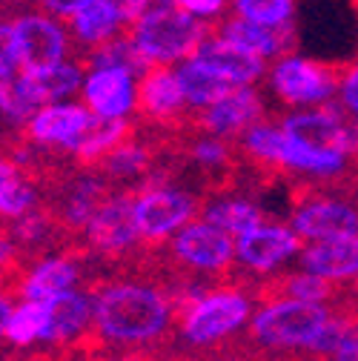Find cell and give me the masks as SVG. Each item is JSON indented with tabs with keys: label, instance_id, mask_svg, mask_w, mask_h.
Wrapping results in <instances>:
<instances>
[{
	"label": "cell",
	"instance_id": "6da1fadb",
	"mask_svg": "<svg viewBox=\"0 0 358 361\" xmlns=\"http://www.w3.org/2000/svg\"><path fill=\"white\" fill-rule=\"evenodd\" d=\"M169 319L172 304L147 284H106L92 298V324L98 336L112 344H147L169 327Z\"/></svg>",
	"mask_w": 358,
	"mask_h": 361
},
{
	"label": "cell",
	"instance_id": "7a4b0ae2",
	"mask_svg": "<svg viewBox=\"0 0 358 361\" xmlns=\"http://www.w3.org/2000/svg\"><path fill=\"white\" fill-rule=\"evenodd\" d=\"M206 32V20L192 18L175 4L152 6L126 26V37L149 66H172L192 58Z\"/></svg>",
	"mask_w": 358,
	"mask_h": 361
},
{
	"label": "cell",
	"instance_id": "3957f363",
	"mask_svg": "<svg viewBox=\"0 0 358 361\" xmlns=\"http://www.w3.org/2000/svg\"><path fill=\"white\" fill-rule=\"evenodd\" d=\"M335 304H312L298 298H270L249 319V338L278 353H304L330 322Z\"/></svg>",
	"mask_w": 358,
	"mask_h": 361
},
{
	"label": "cell",
	"instance_id": "277c9868",
	"mask_svg": "<svg viewBox=\"0 0 358 361\" xmlns=\"http://www.w3.org/2000/svg\"><path fill=\"white\" fill-rule=\"evenodd\" d=\"M252 319V301L241 290L221 287L192 298L181 319V336L192 347H209L247 327Z\"/></svg>",
	"mask_w": 358,
	"mask_h": 361
},
{
	"label": "cell",
	"instance_id": "5b68a950",
	"mask_svg": "<svg viewBox=\"0 0 358 361\" xmlns=\"http://www.w3.org/2000/svg\"><path fill=\"white\" fill-rule=\"evenodd\" d=\"M344 66L321 63L301 55H281L270 69L273 92L287 106H319L338 92Z\"/></svg>",
	"mask_w": 358,
	"mask_h": 361
},
{
	"label": "cell",
	"instance_id": "8992f818",
	"mask_svg": "<svg viewBox=\"0 0 358 361\" xmlns=\"http://www.w3.org/2000/svg\"><path fill=\"white\" fill-rule=\"evenodd\" d=\"M281 129L292 141L309 149L327 152V155H344L352 161V166H358V135H355L352 121H347L344 106L324 101L319 104V109L287 115Z\"/></svg>",
	"mask_w": 358,
	"mask_h": 361
},
{
	"label": "cell",
	"instance_id": "52a82bcc",
	"mask_svg": "<svg viewBox=\"0 0 358 361\" xmlns=\"http://www.w3.org/2000/svg\"><path fill=\"white\" fill-rule=\"evenodd\" d=\"M290 227L304 241L358 235V190L352 187V198L344 192H309L298 198L290 215Z\"/></svg>",
	"mask_w": 358,
	"mask_h": 361
},
{
	"label": "cell",
	"instance_id": "ba28073f",
	"mask_svg": "<svg viewBox=\"0 0 358 361\" xmlns=\"http://www.w3.org/2000/svg\"><path fill=\"white\" fill-rule=\"evenodd\" d=\"M15 40H18V58L20 72H37L69 55V29L49 12H18L12 18Z\"/></svg>",
	"mask_w": 358,
	"mask_h": 361
},
{
	"label": "cell",
	"instance_id": "9c48e42d",
	"mask_svg": "<svg viewBox=\"0 0 358 361\" xmlns=\"http://www.w3.org/2000/svg\"><path fill=\"white\" fill-rule=\"evenodd\" d=\"M195 212H198L195 198L184 190H172V187L144 190L132 201L135 227L144 241H161V238L175 235L195 218Z\"/></svg>",
	"mask_w": 358,
	"mask_h": 361
},
{
	"label": "cell",
	"instance_id": "30bf717a",
	"mask_svg": "<svg viewBox=\"0 0 358 361\" xmlns=\"http://www.w3.org/2000/svg\"><path fill=\"white\" fill-rule=\"evenodd\" d=\"M301 247H304V238L292 227L261 221L258 227H252L235 238V261L247 273L270 276L287 261L298 258Z\"/></svg>",
	"mask_w": 358,
	"mask_h": 361
},
{
	"label": "cell",
	"instance_id": "8fae6325",
	"mask_svg": "<svg viewBox=\"0 0 358 361\" xmlns=\"http://www.w3.org/2000/svg\"><path fill=\"white\" fill-rule=\"evenodd\" d=\"M172 252L178 261H184L192 269L223 273L235 264V238L201 218L198 224L190 221L187 227L172 235Z\"/></svg>",
	"mask_w": 358,
	"mask_h": 361
},
{
	"label": "cell",
	"instance_id": "7c38bea8",
	"mask_svg": "<svg viewBox=\"0 0 358 361\" xmlns=\"http://www.w3.org/2000/svg\"><path fill=\"white\" fill-rule=\"evenodd\" d=\"M80 95L98 118H129L138 109L135 75L121 66H92L83 75Z\"/></svg>",
	"mask_w": 358,
	"mask_h": 361
},
{
	"label": "cell",
	"instance_id": "4fadbf2b",
	"mask_svg": "<svg viewBox=\"0 0 358 361\" xmlns=\"http://www.w3.org/2000/svg\"><path fill=\"white\" fill-rule=\"evenodd\" d=\"M92 121H95V112L89 109L86 104L55 101V104L37 106L23 129L29 135V141H35L40 147L72 149L80 135L92 126Z\"/></svg>",
	"mask_w": 358,
	"mask_h": 361
},
{
	"label": "cell",
	"instance_id": "5bb4252c",
	"mask_svg": "<svg viewBox=\"0 0 358 361\" xmlns=\"http://www.w3.org/2000/svg\"><path fill=\"white\" fill-rule=\"evenodd\" d=\"M132 201H135V195L104 198L98 209L92 212V218L86 221V227H83L86 241L98 252H106V255L126 252L141 238L135 227V215H132Z\"/></svg>",
	"mask_w": 358,
	"mask_h": 361
},
{
	"label": "cell",
	"instance_id": "9a60e30c",
	"mask_svg": "<svg viewBox=\"0 0 358 361\" xmlns=\"http://www.w3.org/2000/svg\"><path fill=\"white\" fill-rule=\"evenodd\" d=\"M192 58H198L204 66H209L221 78L233 80L235 86H252L266 72V61L261 55L238 47V43L230 40V37L212 32V23H209L206 37L198 43V49L192 52Z\"/></svg>",
	"mask_w": 358,
	"mask_h": 361
},
{
	"label": "cell",
	"instance_id": "2e32d148",
	"mask_svg": "<svg viewBox=\"0 0 358 361\" xmlns=\"http://www.w3.org/2000/svg\"><path fill=\"white\" fill-rule=\"evenodd\" d=\"M264 121V101L252 86H235L221 101L212 106L201 109L198 123L204 132L218 135V138H233V135H244L252 123Z\"/></svg>",
	"mask_w": 358,
	"mask_h": 361
},
{
	"label": "cell",
	"instance_id": "e0dca14e",
	"mask_svg": "<svg viewBox=\"0 0 358 361\" xmlns=\"http://www.w3.org/2000/svg\"><path fill=\"white\" fill-rule=\"evenodd\" d=\"M212 32L235 40L238 47L261 55L264 61H276L281 55H290L295 49V26L292 20L278 23V26H266V23H255L247 18H227V20H212Z\"/></svg>",
	"mask_w": 358,
	"mask_h": 361
},
{
	"label": "cell",
	"instance_id": "ac0fdd59",
	"mask_svg": "<svg viewBox=\"0 0 358 361\" xmlns=\"http://www.w3.org/2000/svg\"><path fill=\"white\" fill-rule=\"evenodd\" d=\"M298 264L307 273L324 276L330 281H352L358 276V235H338L309 241L298 252Z\"/></svg>",
	"mask_w": 358,
	"mask_h": 361
},
{
	"label": "cell",
	"instance_id": "d6986e66",
	"mask_svg": "<svg viewBox=\"0 0 358 361\" xmlns=\"http://www.w3.org/2000/svg\"><path fill=\"white\" fill-rule=\"evenodd\" d=\"M138 109L152 121H175L187 109L172 66H149L138 80Z\"/></svg>",
	"mask_w": 358,
	"mask_h": 361
},
{
	"label": "cell",
	"instance_id": "ffe728a7",
	"mask_svg": "<svg viewBox=\"0 0 358 361\" xmlns=\"http://www.w3.org/2000/svg\"><path fill=\"white\" fill-rule=\"evenodd\" d=\"M47 336L43 341L47 344H66L75 341L89 324H92V298L86 293H80L78 287L55 295L47 301Z\"/></svg>",
	"mask_w": 358,
	"mask_h": 361
},
{
	"label": "cell",
	"instance_id": "44dd1931",
	"mask_svg": "<svg viewBox=\"0 0 358 361\" xmlns=\"http://www.w3.org/2000/svg\"><path fill=\"white\" fill-rule=\"evenodd\" d=\"M66 20H69V37H75V43H80L83 49H95L104 40L126 29L112 0H86Z\"/></svg>",
	"mask_w": 358,
	"mask_h": 361
},
{
	"label": "cell",
	"instance_id": "7402d4cb",
	"mask_svg": "<svg viewBox=\"0 0 358 361\" xmlns=\"http://www.w3.org/2000/svg\"><path fill=\"white\" fill-rule=\"evenodd\" d=\"M20 78L37 106L55 104V101H69L83 86V69L75 61H58V63L37 69V72H20Z\"/></svg>",
	"mask_w": 358,
	"mask_h": 361
},
{
	"label": "cell",
	"instance_id": "603a6c76",
	"mask_svg": "<svg viewBox=\"0 0 358 361\" xmlns=\"http://www.w3.org/2000/svg\"><path fill=\"white\" fill-rule=\"evenodd\" d=\"M178 75V83H181V92H184V101H187V109H206L212 106L215 101H221L227 92H233L235 83L221 78L218 72H212L209 66H204L198 58H187L178 63L175 69Z\"/></svg>",
	"mask_w": 358,
	"mask_h": 361
},
{
	"label": "cell",
	"instance_id": "cb8c5ba5",
	"mask_svg": "<svg viewBox=\"0 0 358 361\" xmlns=\"http://www.w3.org/2000/svg\"><path fill=\"white\" fill-rule=\"evenodd\" d=\"M78 264L69 258H43L37 261L29 276L20 281V295L32 301H49L78 284Z\"/></svg>",
	"mask_w": 358,
	"mask_h": 361
},
{
	"label": "cell",
	"instance_id": "d4e9b609",
	"mask_svg": "<svg viewBox=\"0 0 358 361\" xmlns=\"http://www.w3.org/2000/svg\"><path fill=\"white\" fill-rule=\"evenodd\" d=\"M129 132H132V126L126 118H98L95 115L92 126L80 135L78 144L69 152H75L78 161H101L109 149H115L118 144H123L129 138Z\"/></svg>",
	"mask_w": 358,
	"mask_h": 361
},
{
	"label": "cell",
	"instance_id": "484cf974",
	"mask_svg": "<svg viewBox=\"0 0 358 361\" xmlns=\"http://www.w3.org/2000/svg\"><path fill=\"white\" fill-rule=\"evenodd\" d=\"M270 290H273V298H298V301H312V304H338L341 301L338 281L307 273V269H298V273L278 279Z\"/></svg>",
	"mask_w": 358,
	"mask_h": 361
},
{
	"label": "cell",
	"instance_id": "4316f807",
	"mask_svg": "<svg viewBox=\"0 0 358 361\" xmlns=\"http://www.w3.org/2000/svg\"><path fill=\"white\" fill-rule=\"evenodd\" d=\"M204 221L215 224L218 230L238 238L241 233L258 227V224L264 221V212L255 201H247V198H221V201H212L204 209Z\"/></svg>",
	"mask_w": 358,
	"mask_h": 361
},
{
	"label": "cell",
	"instance_id": "83f0119b",
	"mask_svg": "<svg viewBox=\"0 0 358 361\" xmlns=\"http://www.w3.org/2000/svg\"><path fill=\"white\" fill-rule=\"evenodd\" d=\"M47 322H49L47 301L23 298L20 304L12 307V315H9V322H6V333H4V338H9L15 347H32V344H40L43 336H47Z\"/></svg>",
	"mask_w": 358,
	"mask_h": 361
},
{
	"label": "cell",
	"instance_id": "f1b7e54d",
	"mask_svg": "<svg viewBox=\"0 0 358 361\" xmlns=\"http://www.w3.org/2000/svg\"><path fill=\"white\" fill-rule=\"evenodd\" d=\"M86 63H89V66H121V69H129L135 78H141V75L149 69V63L141 58V52L132 47V40L126 37V29H123L121 35L104 40L101 47L89 49Z\"/></svg>",
	"mask_w": 358,
	"mask_h": 361
},
{
	"label": "cell",
	"instance_id": "f546056e",
	"mask_svg": "<svg viewBox=\"0 0 358 361\" xmlns=\"http://www.w3.org/2000/svg\"><path fill=\"white\" fill-rule=\"evenodd\" d=\"M106 198V187L101 178L92 175H80L66 198V224L72 227H86V221L92 218V212L98 209V204Z\"/></svg>",
	"mask_w": 358,
	"mask_h": 361
},
{
	"label": "cell",
	"instance_id": "4dcf8cb0",
	"mask_svg": "<svg viewBox=\"0 0 358 361\" xmlns=\"http://www.w3.org/2000/svg\"><path fill=\"white\" fill-rule=\"evenodd\" d=\"M35 109H37V104L29 95L20 72L12 78H0V118L15 126H26V121L32 118Z\"/></svg>",
	"mask_w": 358,
	"mask_h": 361
},
{
	"label": "cell",
	"instance_id": "1f68e13d",
	"mask_svg": "<svg viewBox=\"0 0 358 361\" xmlns=\"http://www.w3.org/2000/svg\"><path fill=\"white\" fill-rule=\"evenodd\" d=\"M230 6L238 18L266 23V26H278L292 20L295 0H230Z\"/></svg>",
	"mask_w": 358,
	"mask_h": 361
},
{
	"label": "cell",
	"instance_id": "d6a6232c",
	"mask_svg": "<svg viewBox=\"0 0 358 361\" xmlns=\"http://www.w3.org/2000/svg\"><path fill=\"white\" fill-rule=\"evenodd\" d=\"M101 161H104V169L109 175H115V178H135V175H141L149 166V152L126 138L123 144L109 149Z\"/></svg>",
	"mask_w": 358,
	"mask_h": 361
},
{
	"label": "cell",
	"instance_id": "836d02e7",
	"mask_svg": "<svg viewBox=\"0 0 358 361\" xmlns=\"http://www.w3.org/2000/svg\"><path fill=\"white\" fill-rule=\"evenodd\" d=\"M190 158H192L201 169H223V166H230L233 149L223 144V138H218V135H206V138H198V141L192 144Z\"/></svg>",
	"mask_w": 358,
	"mask_h": 361
},
{
	"label": "cell",
	"instance_id": "e575fe53",
	"mask_svg": "<svg viewBox=\"0 0 358 361\" xmlns=\"http://www.w3.org/2000/svg\"><path fill=\"white\" fill-rule=\"evenodd\" d=\"M35 201H37L35 187L29 184V180H23V178L18 175L12 184L6 187V192L0 195V215H6V218H20V215L32 212Z\"/></svg>",
	"mask_w": 358,
	"mask_h": 361
},
{
	"label": "cell",
	"instance_id": "d590c367",
	"mask_svg": "<svg viewBox=\"0 0 358 361\" xmlns=\"http://www.w3.org/2000/svg\"><path fill=\"white\" fill-rule=\"evenodd\" d=\"M18 72H20V58H18L12 20H0V78H12Z\"/></svg>",
	"mask_w": 358,
	"mask_h": 361
},
{
	"label": "cell",
	"instance_id": "8d00e7d4",
	"mask_svg": "<svg viewBox=\"0 0 358 361\" xmlns=\"http://www.w3.org/2000/svg\"><path fill=\"white\" fill-rule=\"evenodd\" d=\"M338 98H341V106L355 118L358 115V61L344 66V75L338 83Z\"/></svg>",
	"mask_w": 358,
	"mask_h": 361
},
{
	"label": "cell",
	"instance_id": "74e56055",
	"mask_svg": "<svg viewBox=\"0 0 358 361\" xmlns=\"http://www.w3.org/2000/svg\"><path fill=\"white\" fill-rule=\"evenodd\" d=\"M47 230H49V221L47 218L35 215V212H26V215H20V224L15 227V235L23 244H37V241L47 238Z\"/></svg>",
	"mask_w": 358,
	"mask_h": 361
},
{
	"label": "cell",
	"instance_id": "f35d334b",
	"mask_svg": "<svg viewBox=\"0 0 358 361\" xmlns=\"http://www.w3.org/2000/svg\"><path fill=\"white\" fill-rule=\"evenodd\" d=\"M175 6L190 12L192 18H201V20L212 23L223 9H227V0H175Z\"/></svg>",
	"mask_w": 358,
	"mask_h": 361
},
{
	"label": "cell",
	"instance_id": "ab89813d",
	"mask_svg": "<svg viewBox=\"0 0 358 361\" xmlns=\"http://www.w3.org/2000/svg\"><path fill=\"white\" fill-rule=\"evenodd\" d=\"M324 361H358V327L344 336V341Z\"/></svg>",
	"mask_w": 358,
	"mask_h": 361
},
{
	"label": "cell",
	"instance_id": "60d3db41",
	"mask_svg": "<svg viewBox=\"0 0 358 361\" xmlns=\"http://www.w3.org/2000/svg\"><path fill=\"white\" fill-rule=\"evenodd\" d=\"M37 4H40V9L43 12H49V15H55V18H69L75 9H80L83 4H86V0H37Z\"/></svg>",
	"mask_w": 358,
	"mask_h": 361
},
{
	"label": "cell",
	"instance_id": "b9f144b4",
	"mask_svg": "<svg viewBox=\"0 0 358 361\" xmlns=\"http://www.w3.org/2000/svg\"><path fill=\"white\" fill-rule=\"evenodd\" d=\"M20 172H18V166L12 164V161H6V158H0V195L6 192V187L12 184V180L18 178Z\"/></svg>",
	"mask_w": 358,
	"mask_h": 361
},
{
	"label": "cell",
	"instance_id": "7bdbcfd3",
	"mask_svg": "<svg viewBox=\"0 0 358 361\" xmlns=\"http://www.w3.org/2000/svg\"><path fill=\"white\" fill-rule=\"evenodd\" d=\"M12 258H15V244L0 235V269H6L12 264Z\"/></svg>",
	"mask_w": 358,
	"mask_h": 361
},
{
	"label": "cell",
	"instance_id": "ee69618b",
	"mask_svg": "<svg viewBox=\"0 0 358 361\" xmlns=\"http://www.w3.org/2000/svg\"><path fill=\"white\" fill-rule=\"evenodd\" d=\"M12 301L6 298V295H0V338H4V333H6V322H9V315H12Z\"/></svg>",
	"mask_w": 358,
	"mask_h": 361
},
{
	"label": "cell",
	"instance_id": "f6af8a7d",
	"mask_svg": "<svg viewBox=\"0 0 358 361\" xmlns=\"http://www.w3.org/2000/svg\"><path fill=\"white\" fill-rule=\"evenodd\" d=\"M109 361H144L141 355H118V358H109Z\"/></svg>",
	"mask_w": 358,
	"mask_h": 361
},
{
	"label": "cell",
	"instance_id": "bcb514c9",
	"mask_svg": "<svg viewBox=\"0 0 358 361\" xmlns=\"http://www.w3.org/2000/svg\"><path fill=\"white\" fill-rule=\"evenodd\" d=\"M352 301H355V304H358V276H355V279H352Z\"/></svg>",
	"mask_w": 358,
	"mask_h": 361
},
{
	"label": "cell",
	"instance_id": "7dc6e473",
	"mask_svg": "<svg viewBox=\"0 0 358 361\" xmlns=\"http://www.w3.org/2000/svg\"><path fill=\"white\" fill-rule=\"evenodd\" d=\"M352 169H355V175H352V187L358 190V166H352Z\"/></svg>",
	"mask_w": 358,
	"mask_h": 361
},
{
	"label": "cell",
	"instance_id": "c3c4849f",
	"mask_svg": "<svg viewBox=\"0 0 358 361\" xmlns=\"http://www.w3.org/2000/svg\"><path fill=\"white\" fill-rule=\"evenodd\" d=\"M352 126H355V135H358V115H355V121H352Z\"/></svg>",
	"mask_w": 358,
	"mask_h": 361
},
{
	"label": "cell",
	"instance_id": "681fc988",
	"mask_svg": "<svg viewBox=\"0 0 358 361\" xmlns=\"http://www.w3.org/2000/svg\"><path fill=\"white\" fill-rule=\"evenodd\" d=\"M355 6H358V0H355Z\"/></svg>",
	"mask_w": 358,
	"mask_h": 361
}]
</instances>
